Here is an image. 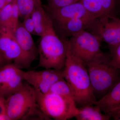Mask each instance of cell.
<instances>
[{
	"label": "cell",
	"mask_w": 120,
	"mask_h": 120,
	"mask_svg": "<svg viewBox=\"0 0 120 120\" xmlns=\"http://www.w3.org/2000/svg\"><path fill=\"white\" fill-rule=\"evenodd\" d=\"M62 39L66 48V60L63 69L64 77L73 91L76 106L79 108L98 105L86 64L73 52L68 39Z\"/></svg>",
	"instance_id": "obj_1"
},
{
	"label": "cell",
	"mask_w": 120,
	"mask_h": 120,
	"mask_svg": "<svg viewBox=\"0 0 120 120\" xmlns=\"http://www.w3.org/2000/svg\"><path fill=\"white\" fill-rule=\"evenodd\" d=\"M6 103L10 120H50L39 106L35 90L27 82L6 98Z\"/></svg>",
	"instance_id": "obj_2"
},
{
	"label": "cell",
	"mask_w": 120,
	"mask_h": 120,
	"mask_svg": "<svg viewBox=\"0 0 120 120\" xmlns=\"http://www.w3.org/2000/svg\"><path fill=\"white\" fill-rule=\"evenodd\" d=\"M111 55L102 52L86 65L93 92L97 101L120 80V69L112 66Z\"/></svg>",
	"instance_id": "obj_3"
},
{
	"label": "cell",
	"mask_w": 120,
	"mask_h": 120,
	"mask_svg": "<svg viewBox=\"0 0 120 120\" xmlns=\"http://www.w3.org/2000/svg\"><path fill=\"white\" fill-rule=\"evenodd\" d=\"M41 37L38 49L39 60L37 68L63 69L66 60V46L64 40L57 34L52 22Z\"/></svg>",
	"instance_id": "obj_4"
},
{
	"label": "cell",
	"mask_w": 120,
	"mask_h": 120,
	"mask_svg": "<svg viewBox=\"0 0 120 120\" xmlns=\"http://www.w3.org/2000/svg\"><path fill=\"white\" fill-rule=\"evenodd\" d=\"M35 90L37 102L41 110L50 120H68L75 117L79 112L75 103L53 92L43 94Z\"/></svg>",
	"instance_id": "obj_5"
},
{
	"label": "cell",
	"mask_w": 120,
	"mask_h": 120,
	"mask_svg": "<svg viewBox=\"0 0 120 120\" xmlns=\"http://www.w3.org/2000/svg\"><path fill=\"white\" fill-rule=\"evenodd\" d=\"M86 30L108 44L110 49L120 43V19L115 15L97 18Z\"/></svg>",
	"instance_id": "obj_6"
},
{
	"label": "cell",
	"mask_w": 120,
	"mask_h": 120,
	"mask_svg": "<svg viewBox=\"0 0 120 120\" xmlns=\"http://www.w3.org/2000/svg\"><path fill=\"white\" fill-rule=\"evenodd\" d=\"M69 40L73 52L86 64L102 52L101 40L87 30L80 31Z\"/></svg>",
	"instance_id": "obj_7"
},
{
	"label": "cell",
	"mask_w": 120,
	"mask_h": 120,
	"mask_svg": "<svg viewBox=\"0 0 120 120\" xmlns=\"http://www.w3.org/2000/svg\"><path fill=\"white\" fill-rule=\"evenodd\" d=\"M63 69H45L39 71H22L24 80L35 90L43 94L49 92L56 82L64 79Z\"/></svg>",
	"instance_id": "obj_8"
},
{
	"label": "cell",
	"mask_w": 120,
	"mask_h": 120,
	"mask_svg": "<svg viewBox=\"0 0 120 120\" xmlns=\"http://www.w3.org/2000/svg\"><path fill=\"white\" fill-rule=\"evenodd\" d=\"M22 71L13 63L0 68V95L6 99L23 87Z\"/></svg>",
	"instance_id": "obj_9"
},
{
	"label": "cell",
	"mask_w": 120,
	"mask_h": 120,
	"mask_svg": "<svg viewBox=\"0 0 120 120\" xmlns=\"http://www.w3.org/2000/svg\"><path fill=\"white\" fill-rule=\"evenodd\" d=\"M14 33L22 52L20 69L29 68L38 54V49L31 34L25 29L22 23L19 22Z\"/></svg>",
	"instance_id": "obj_10"
},
{
	"label": "cell",
	"mask_w": 120,
	"mask_h": 120,
	"mask_svg": "<svg viewBox=\"0 0 120 120\" xmlns=\"http://www.w3.org/2000/svg\"><path fill=\"white\" fill-rule=\"evenodd\" d=\"M45 7L52 19L53 26L75 18L90 16L95 18L88 12L80 1L59 8H50L46 5Z\"/></svg>",
	"instance_id": "obj_11"
},
{
	"label": "cell",
	"mask_w": 120,
	"mask_h": 120,
	"mask_svg": "<svg viewBox=\"0 0 120 120\" xmlns=\"http://www.w3.org/2000/svg\"><path fill=\"white\" fill-rule=\"evenodd\" d=\"M0 52L9 63H12L20 69L22 52L10 29L0 26Z\"/></svg>",
	"instance_id": "obj_12"
},
{
	"label": "cell",
	"mask_w": 120,
	"mask_h": 120,
	"mask_svg": "<svg viewBox=\"0 0 120 120\" xmlns=\"http://www.w3.org/2000/svg\"><path fill=\"white\" fill-rule=\"evenodd\" d=\"M101 111L114 120L120 113V80L98 102Z\"/></svg>",
	"instance_id": "obj_13"
},
{
	"label": "cell",
	"mask_w": 120,
	"mask_h": 120,
	"mask_svg": "<svg viewBox=\"0 0 120 120\" xmlns=\"http://www.w3.org/2000/svg\"><path fill=\"white\" fill-rule=\"evenodd\" d=\"M96 19L90 17L73 19L53 26L57 34L61 39L68 38L78 32L86 30L89 24Z\"/></svg>",
	"instance_id": "obj_14"
},
{
	"label": "cell",
	"mask_w": 120,
	"mask_h": 120,
	"mask_svg": "<svg viewBox=\"0 0 120 120\" xmlns=\"http://www.w3.org/2000/svg\"><path fill=\"white\" fill-rule=\"evenodd\" d=\"M31 15L34 23L37 35L41 37L52 22V19L42 5L35 9Z\"/></svg>",
	"instance_id": "obj_15"
},
{
	"label": "cell",
	"mask_w": 120,
	"mask_h": 120,
	"mask_svg": "<svg viewBox=\"0 0 120 120\" xmlns=\"http://www.w3.org/2000/svg\"><path fill=\"white\" fill-rule=\"evenodd\" d=\"M75 117L77 120H108L111 118L101 111L98 105H91L79 108Z\"/></svg>",
	"instance_id": "obj_16"
},
{
	"label": "cell",
	"mask_w": 120,
	"mask_h": 120,
	"mask_svg": "<svg viewBox=\"0 0 120 120\" xmlns=\"http://www.w3.org/2000/svg\"><path fill=\"white\" fill-rule=\"evenodd\" d=\"M49 92L57 94L68 101L75 103L73 91L64 79L60 80L54 84Z\"/></svg>",
	"instance_id": "obj_17"
},
{
	"label": "cell",
	"mask_w": 120,
	"mask_h": 120,
	"mask_svg": "<svg viewBox=\"0 0 120 120\" xmlns=\"http://www.w3.org/2000/svg\"><path fill=\"white\" fill-rule=\"evenodd\" d=\"M19 9L20 17L24 18L32 11L42 5L41 0H16Z\"/></svg>",
	"instance_id": "obj_18"
},
{
	"label": "cell",
	"mask_w": 120,
	"mask_h": 120,
	"mask_svg": "<svg viewBox=\"0 0 120 120\" xmlns=\"http://www.w3.org/2000/svg\"><path fill=\"white\" fill-rule=\"evenodd\" d=\"M88 12L97 18L105 16L100 0H80Z\"/></svg>",
	"instance_id": "obj_19"
},
{
	"label": "cell",
	"mask_w": 120,
	"mask_h": 120,
	"mask_svg": "<svg viewBox=\"0 0 120 120\" xmlns=\"http://www.w3.org/2000/svg\"><path fill=\"white\" fill-rule=\"evenodd\" d=\"M12 7L11 2L7 5L0 11V26L6 27L11 30Z\"/></svg>",
	"instance_id": "obj_20"
},
{
	"label": "cell",
	"mask_w": 120,
	"mask_h": 120,
	"mask_svg": "<svg viewBox=\"0 0 120 120\" xmlns=\"http://www.w3.org/2000/svg\"><path fill=\"white\" fill-rule=\"evenodd\" d=\"M12 4L11 28V30L14 32L19 23V18L20 17V13L16 0H14L12 2Z\"/></svg>",
	"instance_id": "obj_21"
},
{
	"label": "cell",
	"mask_w": 120,
	"mask_h": 120,
	"mask_svg": "<svg viewBox=\"0 0 120 120\" xmlns=\"http://www.w3.org/2000/svg\"><path fill=\"white\" fill-rule=\"evenodd\" d=\"M105 16L115 15L116 0H100Z\"/></svg>",
	"instance_id": "obj_22"
},
{
	"label": "cell",
	"mask_w": 120,
	"mask_h": 120,
	"mask_svg": "<svg viewBox=\"0 0 120 120\" xmlns=\"http://www.w3.org/2000/svg\"><path fill=\"white\" fill-rule=\"evenodd\" d=\"M112 66L120 69V43L116 46L110 48Z\"/></svg>",
	"instance_id": "obj_23"
},
{
	"label": "cell",
	"mask_w": 120,
	"mask_h": 120,
	"mask_svg": "<svg viewBox=\"0 0 120 120\" xmlns=\"http://www.w3.org/2000/svg\"><path fill=\"white\" fill-rule=\"evenodd\" d=\"M47 2L46 6L52 8H59L66 6L80 0H46Z\"/></svg>",
	"instance_id": "obj_24"
},
{
	"label": "cell",
	"mask_w": 120,
	"mask_h": 120,
	"mask_svg": "<svg viewBox=\"0 0 120 120\" xmlns=\"http://www.w3.org/2000/svg\"><path fill=\"white\" fill-rule=\"evenodd\" d=\"M23 19V22L22 23L24 28L31 34L37 35L34 23L31 14L26 16Z\"/></svg>",
	"instance_id": "obj_25"
},
{
	"label": "cell",
	"mask_w": 120,
	"mask_h": 120,
	"mask_svg": "<svg viewBox=\"0 0 120 120\" xmlns=\"http://www.w3.org/2000/svg\"><path fill=\"white\" fill-rule=\"evenodd\" d=\"M0 115L7 116L6 99L0 95Z\"/></svg>",
	"instance_id": "obj_26"
},
{
	"label": "cell",
	"mask_w": 120,
	"mask_h": 120,
	"mask_svg": "<svg viewBox=\"0 0 120 120\" xmlns=\"http://www.w3.org/2000/svg\"><path fill=\"white\" fill-rule=\"evenodd\" d=\"M14 0H0V11L3 8L11 4Z\"/></svg>",
	"instance_id": "obj_27"
},
{
	"label": "cell",
	"mask_w": 120,
	"mask_h": 120,
	"mask_svg": "<svg viewBox=\"0 0 120 120\" xmlns=\"http://www.w3.org/2000/svg\"><path fill=\"white\" fill-rule=\"evenodd\" d=\"M10 63H8L4 57V56H2V54L0 52V68Z\"/></svg>",
	"instance_id": "obj_28"
},
{
	"label": "cell",
	"mask_w": 120,
	"mask_h": 120,
	"mask_svg": "<svg viewBox=\"0 0 120 120\" xmlns=\"http://www.w3.org/2000/svg\"><path fill=\"white\" fill-rule=\"evenodd\" d=\"M0 120H10L7 116L0 115Z\"/></svg>",
	"instance_id": "obj_29"
},
{
	"label": "cell",
	"mask_w": 120,
	"mask_h": 120,
	"mask_svg": "<svg viewBox=\"0 0 120 120\" xmlns=\"http://www.w3.org/2000/svg\"><path fill=\"white\" fill-rule=\"evenodd\" d=\"M117 120H120V116H119V117H118V119H117Z\"/></svg>",
	"instance_id": "obj_30"
},
{
	"label": "cell",
	"mask_w": 120,
	"mask_h": 120,
	"mask_svg": "<svg viewBox=\"0 0 120 120\" xmlns=\"http://www.w3.org/2000/svg\"><path fill=\"white\" fill-rule=\"evenodd\" d=\"M119 1H120V0H119Z\"/></svg>",
	"instance_id": "obj_31"
}]
</instances>
